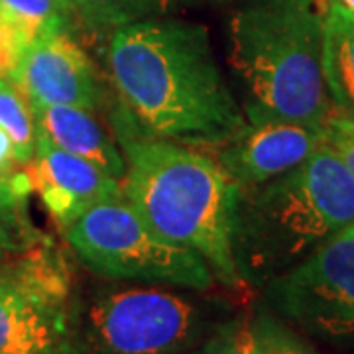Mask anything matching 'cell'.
<instances>
[{
    "instance_id": "cell-3",
    "label": "cell",
    "mask_w": 354,
    "mask_h": 354,
    "mask_svg": "<svg viewBox=\"0 0 354 354\" xmlns=\"http://www.w3.org/2000/svg\"><path fill=\"white\" fill-rule=\"evenodd\" d=\"M228 64L246 120L325 127L333 101L319 0H242L228 22Z\"/></svg>"
},
{
    "instance_id": "cell-5",
    "label": "cell",
    "mask_w": 354,
    "mask_h": 354,
    "mask_svg": "<svg viewBox=\"0 0 354 354\" xmlns=\"http://www.w3.org/2000/svg\"><path fill=\"white\" fill-rule=\"evenodd\" d=\"M211 291L132 281L75 291V354H191L232 317Z\"/></svg>"
},
{
    "instance_id": "cell-2",
    "label": "cell",
    "mask_w": 354,
    "mask_h": 354,
    "mask_svg": "<svg viewBox=\"0 0 354 354\" xmlns=\"http://www.w3.org/2000/svg\"><path fill=\"white\" fill-rule=\"evenodd\" d=\"M111 120L127 162L120 191L132 209L165 241L199 254L223 288H250L232 248L236 185L213 156L146 134L122 102Z\"/></svg>"
},
{
    "instance_id": "cell-17",
    "label": "cell",
    "mask_w": 354,
    "mask_h": 354,
    "mask_svg": "<svg viewBox=\"0 0 354 354\" xmlns=\"http://www.w3.org/2000/svg\"><path fill=\"white\" fill-rule=\"evenodd\" d=\"M0 128L12 138L18 164H30L36 153V124L30 102L8 75H0Z\"/></svg>"
},
{
    "instance_id": "cell-13",
    "label": "cell",
    "mask_w": 354,
    "mask_h": 354,
    "mask_svg": "<svg viewBox=\"0 0 354 354\" xmlns=\"http://www.w3.org/2000/svg\"><path fill=\"white\" fill-rule=\"evenodd\" d=\"M323 73L333 109L354 118V14L323 6Z\"/></svg>"
},
{
    "instance_id": "cell-16",
    "label": "cell",
    "mask_w": 354,
    "mask_h": 354,
    "mask_svg": "<svg viewBox=\"0 0 354 354\" xmlns=\"http://www.w3.org/2000/svg\"><path fill=\"white\" fill-rule=\"evenodd\" d=\"M0 8L28 41L51 32L71 34L77 24L71 0H0Z\"/></svg>"
},
{
    "instance_id": "cell-8",
    "label": "cell",
    "mask_w": 354,
    "mask_h": 354,
    "mask_svg": "<svg viewBox=\"0 0 354 354\" xmlns=\"http://www.w3.org/2000/svg\"><path fill=\"white\" fill-rule=\"evenodd\" d=\"M262 288L268 305L305 333L354 337V223Z\"/></svg>"
},
{
    "instance_id": "cell-22",
    "label": "cell",
    "mask_w": 354,
    "mask_h": 354,
    "mask_svg": "<svg viewBox=\"0 0 354 354\" xmlns=\"http://www.w3.org/2000/svg\"><path fill=\"white\" fill-rule=\"evenodd\" d=\"M18 164L16 160V150H14L12 138L0 128V179L14 174V167Z\"/></svg>"
},
{
    "instance_id": "cell-1",
    "label": "cell",
    "mask_w": 354,
    "mask_h": 354,
    "mask_svg": "<svg viewBox=\"0 0 354 354\" xmlns=\"http://www.w3.org/2000/svg\"><path fill=\"white\" fill-rule=\"evenodd\" d=\"M106 71L136 124L156 138L211 152L246 122L197 22L167 16L114 30Z\"/></svg>"
},
{
    "instance_id": "cell-19",
    "label": "cell",
    "mask_w": 354,
    "mask_h": 354,
    "mask_svg": "<svg viewBox=\"0 0 354 354\" xmlns=\"http://www.w3.org/2000/svg\"><path fill=\"white\" fill-rule=\"evenodd\" d=\"M254 329L264 354H317V351L299 339L288 325L266 311L254 317Z\"/></svg>"
},
{
    "instance_id": "cell-18",
    "label": "cell",
    "mask_w": 354,
    "mask_h": 354,
    "mask_svg": "<svg viewBox=\"0 0 354 354\" xmlns=\"http://www.w3.org/2000/svg\"><path fill=\"white\" fill-rule=\"evenodd\" d=\"M191 354H264L254 317L234 315L221 323Z\"/></svg>"
},
{
    "instance_id": "cell-20",
    "label": "cell",
    "mask_w": 354,
    "mask_h": 354,
    "mask_svg": "<svg viewBox=\"0 0 354 354\" xmlns=\"http://www.w3.org/2000/svg\"><path fill=\"white\" fill-rule=\"evenodd\" d=\"M323 134L325 144L341 158L342 164L346 165V169L354 177V118L344 116L333 109L323 127Z\"/></svg>"
},
{
    "instance_id": "cell-11",
    "label": "cell",
    "mask_w": 354,
    "mask_h": 354,
    "mask_svg": "<svg viewBox=\"0 0 354 354\" xmlns=\"http://www.w3.org/2000/svg\"><path fill=\"white\" fill-rule=\"evenodd\" d=\"M26 169L59 228L97 203L122 197L118 179L93 162L57 148L41 134L36 140L34 160L26 164Z\"/></svg>"
},
{
    "instance_id": "cell-10",
    "label": "cell",
    "mask_w": 354,
    "mask_h": 354,
    "mask_svg": "<svg viewBox=\"0 0 354 354\" xmlns=\"http://www.w3.org/2000/svg\"><path fill=\"white\" fill-rule=\"evenodd\" d=\"M325 144L323 127L288 120H246L213 148V160L236 189L256 187L290 171Z\"/></svg>"
},
{
    "instance_id": "cell-23",
    "label": "cell",
    "mask_w": 354,
    "mask_h": 354,
    "mask_svg": "<svg viewBox=\"0 0 354 354\" xmlns=\"http://www.w3.org/2000/svg\"><path fill=\"white\" fill-rule=\"evenodd\" d=\"M319 2H321V6H325V4H337V6H341L344 10L354 14V0H319Z\"/></svg>"
},
{
    "instance_id": "cell-14",
    "label": "cell",
    "mask_w": 354,
    "mask_h": 354,
    "mask_svg": "<svg viewBox=\"0 0 354 354\" xmlns=\"http://www.w3.org/2000/svg\"><path fill=\"white\" fill-rule=\"evenodd\" d=\"M203 0H71L77 22L101 38L122 26L167 18Z\"/></svg>"
},
{
    "instance_id": "cell-9",
    "label": "cell",
    "mask_w": 354,
    "mask_h": 354,
    "mask_svg": "<svg viewBox=\"0 0 354 354\" xmlns=\"http://www.w3.org/2000/svg\"><path fill=\"white\" fill-rule=\"evenodd\" d=\"M8 77L30 104H69L99 111L104 102V85L97 67L69 32L30 39Z\"/></svg>"
},
{
    "instance_id": "cell-7",
    "label": "cell",
    "mask_w": 354,
    "mask_h": 354,
    "mask_svg": "<svg viewBox=\"0 0 354 354\" xmlns=\"http://www.w3.org/2000/svg\"><path fill=\"white\" fill-rule=\"evenodd\" d=\"M75 291L51 239L0 260V354H75Z\"/></svg>"
},
{
    "instance_id": "cell-21",
    "label": "cell",
    "mask_w": 354,
    "mask_h": 354,
    "mask_svg": "<svg viewBox=\"0 0 354 354\" xmlns=\"http://www.w3.org/2000/svg\"><path fill=\"white\" fill-rule=\"evenodd\" d=\"M28 44L24 34L0 8V75H10L20 51Z\"/></svg>"
},
{
    "instance_id": "cell-4",
    "label": "cell",
    "mask_w": 354,
    "mask_h": 354,
    "mask_svg": "<svg viewBox=\"0 0 354 354\" xmlns=\"http://www.w3.org/2000/svg\"><path fill=\"white\" fill-rule=\"evenodd\" d=\"M354 223V177L327 144L304 164L236 189L232 248L248 286L290 270Z\"/></svg>"
},
{
    "instance_id": "cell-15",
    "label": "cell",
    "mask_w": 354,
    "mask_h": 354,
    "mask_svg": "<svg viewBox=\"0 0 354 354\" xmlns=\"http://www.w3.org/2000/svg\"><path fill=\"white\" fill-rule=\"evenodd\" d=\"M30 191H34V185L28 169L0 179V260L24 252L48 239L34 227L26 209Z\"/></svg>"
},
{
    "instance_id": "cell-6",
    "label": "cell",
    "mask_w": 354,
    "mask_h": 354,
    "mask_svg": "<svg viewBox=\"0 0 354 354\" xmlns=\"http://www.w3.org/2000/svg\"><path fill=\"white\" fill-rule=\"evenodd\" d=\"M62 232L77 260L104 279L215 290V276L201 256L160 236L124 197L88 207Z\"/></svg>"
},
{
    "instance_id": "cell-12",
    "label": "cell",
    "mask_w": 354,
    "mask_h": 354,
    "mask_svg": "<svg viewBox=\"0 0 354 354\" xmlns=\"http://www.w3.org/2000/svg\"><path fill=\"white\" fill-rule=\"evenodd\" d=\"M36 134L65 152L99 165L114 179L127 174V162L114 136L99 122L95 111L69 104H30Z\"/></svg>"
}]
</instances>
